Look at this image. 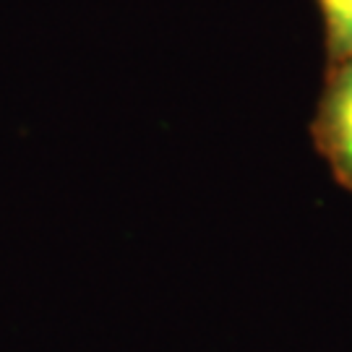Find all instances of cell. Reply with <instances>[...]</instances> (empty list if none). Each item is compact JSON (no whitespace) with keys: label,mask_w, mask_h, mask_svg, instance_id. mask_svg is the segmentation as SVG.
Masks as SVG:
<instances>
[{"label":"cell","mask_w":352,"mask_h":352,"mask_svg":"<svg viewBox=\"0 0 352 352\" xmlns=\"http://www.w3.org/2000/svg\"><path fill=\"white\" fill-rule=\"evenodd\" d=\"M327 32L329 63L352 58V0H318Z\"/></svg>","instance_id":"2"},{"label":"cell","mask_w":352,"mask_h":352,"mask_svg":"<svg viewBox=\"0 0 352 352\" xmlns=\"http://www.w3.org/2000/svg\"><path fill=\"white\" fill-rule=\"evenodd\" d=\"M311 133L331 175L352 193V58L329 63Z\"/></svg>","instance_id":"1"}]
</instances>
